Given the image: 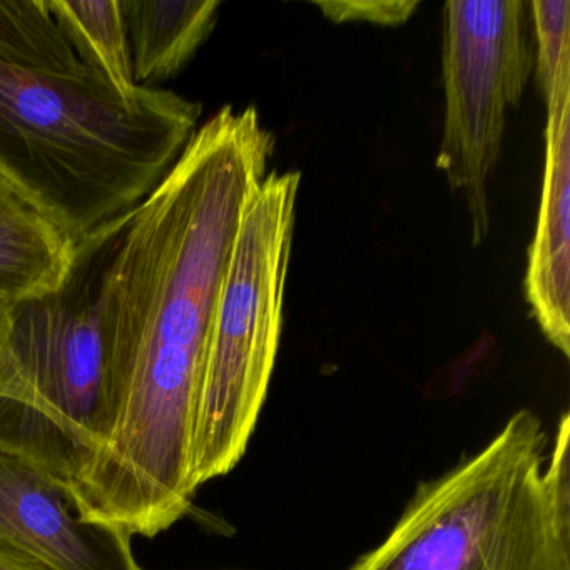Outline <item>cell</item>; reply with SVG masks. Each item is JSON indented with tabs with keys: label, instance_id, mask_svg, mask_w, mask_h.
<instances>
[{
	"label": "cell",
	"instance_id": "1",
	"mask_svg": "<svg viewBox=\"0 0 570 570\" xmlns=\"http://www.w3.org/2000/svg\"><path fill=\"white\" fill-rule=\"evenodd\" d=\"M273 155L275 138L258 111L225 106L109 228L99 303L118 413L71 489L89 522L156 537L191 509L193 436L216 303L246 203Z\"/></svg>",
	"mask_w": 570,
	"mask_h": 570
},
{
	"label": "cell",
	"instance_id": "2",
	"mask_svg": "<svg viewBox=\"0 0 570 570\" xmlns=\"http://www.w3.org/2000/svg\"><path fill=\"white\" fill-rule=\"evenodd\" d=\"M199 102L95 75H42L0 62V165L82 239L135 209L198 129Z\"/></svg>",
	"mask_w": 570,
	"mask_h": 570
},
{
	"label": "cell",
	"instance_id": "3",
	"mask_svg": "<svg viewBox=\"0 0 570 570\" xmlns=\"http://www.w3.org/2000/svg\"><path fill=\"white\" fill-rule=\"evenodd\" d=\"M570 419L552 452L523 409L475 455L423 482L348 570H570Z\"/></svg>",
	"mask_w": 570,
	"mask_h": 570
},
{
	"label": "cell",
	"instance_id": "4",
	"mask_svg": "<svg viewBox=\"0 0 570 570\" xmlns=\"http://www.w3.org/2000/svg\"><path fill=\"white\" fill-rule=\"evenodd\" d=\"M111 226L82 239L61 292L14 306L0 375V446L38 463L69 492L105 449L118 413L99 303Z\"/></svg>",
	"mask_w": 570,
	"mask_h": 570
},
{
	"label": "cell",
	"instance_id": "5",
	"mask_svg": "<svg viewBox=\"0 0 570 570\" xmlns=\"http://www.w3.org/2000/svg\"><path fill=\"white\" fill-rule=\"evenodd\" d=\"M298 173L272 171L246 203L219 289L191 449V483L226 475L248 449L282 336Z\"/></svg>",
	"mask_w": 570,
	"mask_h": 570
},
{
	"label": "cell",
	"instance_id": "6",
	"mask_svg": "<svg viewBox=\"0 0 570 570\" xmlns=\"http://www.w3.org/2000/svg\"><path fill=\"white\" fill-rule=\"evenodd\" d=\"M443 132L436 168L465 198L473 246L490 233L489 179L535 68L529 2L452 0L442 12Z\"/></svg>",
	"mask_w": 570,
	"mask_h": 570
},
{
	"label": "cell",
	"instance_id": "7",
	"mask_svg": "<svg viewBox=\"0 0 570 570\" xmlns=\"http://www.w3.org/2000/svg\"><path fill=\"white\" fill-rule=\"evenodd\" d=\"M131 537L89 522L68 487L0 446V550L41 570H142Z\"/></svg>",
	"mask_w": 570,
	"mask_h": 570
},
{
	"label": "cell",
	"instance_id": "8",
	"mask_svg": "<svg viewBox=\"0 0 570 570\" xmlns=\"http://www.w3.org/2000/svg\"><path fill=\"white\" fill-rule=\"evenodd\" d=\"M546 168L527 262V303L540 332L570 356V82L546 101Z\"/></svg>",
	"mask_w": 570,
	"mask_h": 570
},
{
	"label": "cell",
	"instance_id": "9",
	"mask_svg": "<svg viewBox=\"0 0 570 570\" xmlns=\"http://www.w3.org/2000/svg\"><path fill=\"white\" fill-rule=\"evenodd\" d=\"M81 246L68 219L0 165V298L19 306L61 292Z\"/></svg>",
	"mask_w": 570,
	"mask_h": 570
},
{
	"label": "cell",
	"instance_id": "10",
	"mask_svg": "<svg viewBox=\"0 0 570 570\" xmlns=\"http://www.w3.org/2000/svg\"><path fill=\"white\" fill-rule=\"evenodd\" d=\"M218 0H121L136 86L178 76L218 24Z\"/></svg>",
	"mask_w": 570,
	"mask_h": 570
},
{
	"label": "cell",
	"instance_id": "11",
	"mask_svg": "<svg viewBox=\"0 0 570 570\" xmlns=\"http://www.w3.org/2000/svg\"><path fill=\"white\" fill-rule=\"evenodd\" d=\"M48 8L91 75L121 95L139 88L132 75L121 0H48Z\"/></svg>",
	"mask_w": 570,
	"mask_h": 570
},
{
	"label": "cell",
	"instance_id": "12",
	"mask_svg": "<svg viewBox=\"0 0 570 570\" xmlns=\"http://www.w3.org/2000/svg\"><path fill=\"white\" fill-rule=\"evenodd\" d=\"M0 62L65 78L91 75L52 18L48 0H0Z\"/></svg>",
	"mask_w": 570,
	"mask_h": 570
},
{
	"label": "cell",
	"instance_id": "13",
	"mask_svg": "<svg viewBox=\"0 0 570 570\" xmlns=\"http://www.w3.org/2000/svg\"><path fill=\"white\" fill-rule=\"evenodd\" d=\"M530 21L535 38V81L542 98L570 82V2L532 0Z\"/></svg>",
	"mask_w": 570,
	"mask_h": 570
},
{
	"label": "cell",
	"instance_id": "14",
	"mask_svg": "<svg viewBox=\"0 0 570 570\" xmlns=\"http://www.w3.org/2000/svg\"><path fill=\"white\" fill-rule=\"evenodd\" d=\"M325 18L333 22H370L379 26H400L412 18L419 8L416 0H343L316 2Z\"/></svg>",
	"mask_w": 570,
	"mask_h": 570
},
{
	"label": "cell",
	"instance_id": "15",
	"mask_svg": "<svg viewBox=\"0 0 570 570\" xmlns=\"http://www.w3.org/2000/svg\"><path fill=\"white\" fill-rule=\"evenodd\" d=\"M12 322H14V306L0 298V375L4 372L6 362H8Z\"/></svg>",
	"mask_w": 570,
	"mask_h": 570
},
{
	"label": "cell",
	"instance_id": "16",
	"mask_svg": "<svg viewBox=\"0 0 570 570\" xmlns=\"http://www.w3.org/2000/svg\"><path fill=\"white\" fill-rule=\"evenodd\" d=\"M0 570H41L32 563L24 562V560L16 559L9 553L0 550Z\"/></svg>",
	"mask_w": 570,
	"mask_h": 570
}]
</instances>
